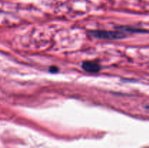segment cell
Returning a JSON list of instances; mask_svg holds the SVG:
<instances>
[{
	"instance_id": "cell-1",
	"label": "cell",
	"mask_w": 149,
	"mask_h": 148,
	"mask_svg": "<svg viewBox=\"0 0 149 148\" xmlns=\"http://www.w3.org/2000/svg\"><path fill=\"white\" fill-rule=\"evenodd\" d=\"M90 35L97 39L113 40L125 38L126 35L123 32L120 31H110V30H92Z\"/></svg>"
},
{
	"instance_id": "cell-2",
	"label": "cell",
	"mask_w": 149,
	"mask_h": 148,
	"mask_svg": "<svg viewBox=\"0 0 149 148\" xmlns=\"http://www.w3.org/2000/svg\"><path fill=\"white\" fill-rule=\"evenodd\" d=\"M81 68L86 72L91 73H96L101 69V67L98 63L95 62H89V61L83 62Z\"/></svg>"
}]
</instances>
